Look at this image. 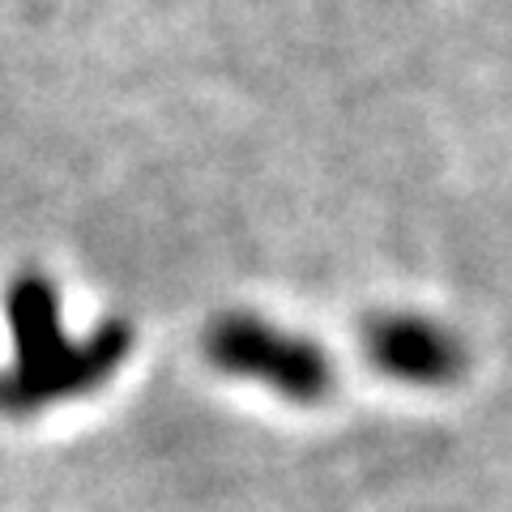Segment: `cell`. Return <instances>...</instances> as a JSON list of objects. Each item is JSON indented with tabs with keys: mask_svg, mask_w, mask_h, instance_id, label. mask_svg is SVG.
<instances>
[{
	"mask_svg": "<svg viewBox=\"0 0 512 512\" xmlns=\"http://www.w3.org/2000/svg\"><path fill=\"white\" fill-rule=\"evenodd\" d=\"M363 355L384 376L419 384V389H440L466 372V346L457 342V333L414 312H384L367 320Z\"/></svg>",
	"mask_w": 512,
	"mask_h": 512,
	"instance_id": "obj_3",
	"label": "cell"
},
{
	"mask_svg": "<svg viewBox=\"0 0 512 512\" xmlns=\"http://www.w3.org/2000/svg\"><path fill=\"white\" fill-rule=\"evenodd\" d=\"M13 333V363L0 372V414H39L69 402L116 372L133 350L124 320H107L86 338H69L60 325V295L43 274H22L5 291Z\"/></svg>",
	"mask_w": 512,
	"mask_h": 512,
	"instance_id": "obj_1",
	"label": "cell"
},
{
	"mask_svg": "<svg viewBox=\"0 0 512 512\" xmlns=\"http://www.w3.org/2000/svg\"><path fill=\"white\" fill-rule=\"evenodd\" d=\"M205 355L218 372L265 384L291 402H320L333 389V363L312 338L248 312L218 316L205 329Z\"/></svg>",
	"mask_w": 512,
	"mask_h": 512,
	"instance_id": "obj_2",
	"label": "cell"
}]
</instances>
